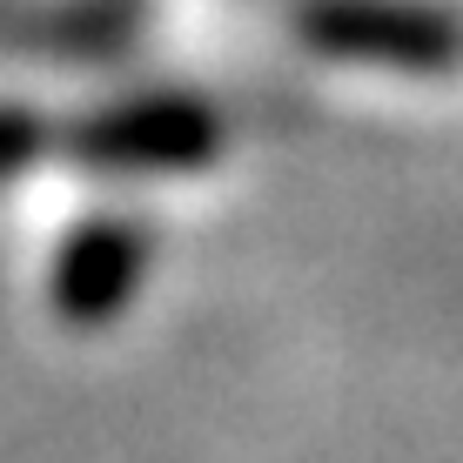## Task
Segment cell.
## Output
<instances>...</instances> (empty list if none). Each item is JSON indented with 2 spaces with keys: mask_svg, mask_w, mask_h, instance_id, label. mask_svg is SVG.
I'll return each mask as SVG.
<instances>
[{
  "mask_svg": "<svg viewBox=\"0 0 463 463\" xmlns=\"http://www.w3.org/2000/svg\"><path fill=\"white\" fill-rule=\"evenodd\" d=\"M222 148V121L195 94H141L68 128V162L94 175H188Z\"/></svg>",
  "mask_w": 463,
  "mask_h": 463,
  "instance_id": "cell-1",
  "label": "cell"
},
{
  "mask_svg": "<svg viewBox=\"0 0 463 463\" xmlns=\"http://www.w3.org/2000/svg\"><path fill=\"white\" fill-rule=\"evenodd\" d=\"M302 41L329 61L390 74H450L463 61V27L437 7H410V0H309Z\"/></svg>",
  "mask_w": 463,
  "mask_h": 463,
  "instance_id": "cell-2",
  "label": "cell"
},
{
  "mask_svg": "<svg viewBox=\"0 0 463 463\" xmlns=\"http://www.w3.org/2000/svg\"><path fill=\"white\" fill-rule=\"evenodd\" d=\"M141 276H148V229L141 222H81L54 255L47 302L61 323L101 329L135 302Z\"/></svg>",
  "mask_w": 463,
  "mask_h": 463,
  "instance_id": "cell-3",
  "label": "cell"
},
{
  "mask_svg": "<svg viewBox=\"0 0 463 463\" xmlns=\"http://www.w3.org/2000/svg\"><path fill=\"white\" fill-rule=\"evenodd\" d=\"M41 155V121L27 108H0V182H14Z\"/></svg>",
  "mask_w": 463,
  "mask_h": 463,
  "instance_id": "cell-4",
  "label": "cell"
}]
</instances>
